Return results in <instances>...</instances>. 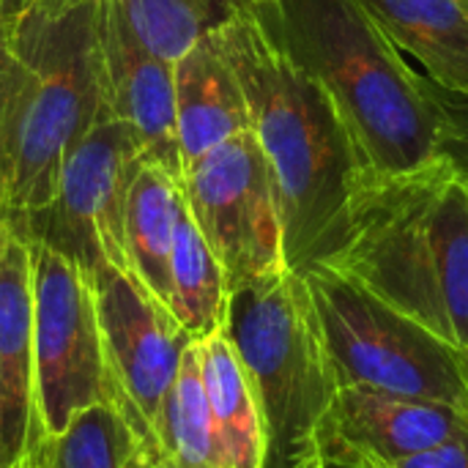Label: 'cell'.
<instances>
[{"instance_id":"6da1fadb","label":"cell","mask_w":468,"mask_h":468,"mask_svg":"<svg viewBox=\"0 0 468 468\" xmlns=\"http://www.w3.org/2000/svg\"><path fill=\"white\" fill-rule=\"evenodd\" d=\"M247 96L250 129L269 162L285 266L307 274L348 247L370 170L324 88L241 8L208 33Z\"/></svg>"},{"instance_id":"7a4b0ae2","label":"cell","mask_w":468,"mask_h":468,"mask_svg":"<svg viewBox=\"0 0 468 468\" xmlns=\"http://www.w3.org/2000/svg\"><path fill=\"white\" fill-rule=\"evenodd\" d=\"M101 0H33L11 22L0 129V222L22 233L55 192L71 148L107 107Z\"/></svg>"},{"instance_id":"3957f363","label":"cell","mask_w":468,"mask_h":468,"mask_svg":"<svg viewBox=\"0 0 468 468\" xmlns=\"http://www.w3.org/2000/svg\"><path fill=\"white\" fill-rule=\"evenodd\" d=\"M247 11L332 99L370 176H403L439 159V115L359 0H258Z\"/></svg>"},{"instance_id":"277c9868","label":"cell","mask_w":468,"mask_h":468,"mask_svg":"<svg viewBox=\"0 0 468 468\" xmlns=\"http://www.w3.org/2000/svg\"><path fill=\"white\" fill-rule=\"evenodd\" d=\"M329 269L455 348L468 376V184L441 159L370 176L348 247Z\"/></svg>"},{"instance_id":"5b68a950","label":"cell","mask_w":468,"mask_h":468,"mask_svg":"<svg viewBox=\"0 0 468 468\" xmlns=\"http://www.w3.org/2000/svg\"><path fill=\"white\" fill-rule=\"evenodd\" d=\"M225 335L261 406L266 468H324L318 431L340 381L307 280L282 269L233 288Z\"/></svg>"},{"instance_id":"8992f818","label":"cell","mask_w":468,"mask_h":468,"mask_svg":"<svg viewBox=\"0 0 468 468\" xmlns=\"http://www.w3.org/2000/svg\"><path fill=\"white\" fill-rule=\"evenodd\" d=\"M307 280L340 387H373L433 400L468 417L466 365L455 348L337 269Z\"/></svg>"},{"instance_id":"52a82bcc","label":"cell","mask_w":468,"mask_h":468,"mask_svg":"<svg viewBox=\"0 0 468 468\" xmlns=\"http://www.w3.org/2000/svg\"><path fill=\"white\" fill-rule=\"evenodd\" d=\"M27 244L33 269V365L41 441L60 436L77 414L99 403L121 409L134 425L107 362L88 274L52 247L38 241Z\"/></svg>"},{"instance_id":"ba28073f","label":"cell","mask_w":468,"mask_h":468,"mask_svg":"<svg viewBox=\"0 0 468 468\" xmlns=\"http://www.w3.org/2000/svg\"><path fill=\"white\" fill-rule=\"evenodd\" d=\"M143 165L137 137L104 107L90 132L66 156L52 200L27 219L19 236L52 247L85 274L101 266L129 271L126 206Z\"/></svg>"},{"instance_id":"9c48e42d","label":"cell","mask_w":468,"mask_h":468,"mask_svg":"<svg viewBox=\"0 0 468 468\" xmlns=\"http://www.w3.org/2000/svg\"><path fill=\"white\" fill-rule=\"evenodd\" d=\"M181 195L230 291L288 269L271 170L252 129L200 156Z\"/></svg>"},{"instance_id":"30bf717a","label":"cell","mask_w":468,"mask_h":468,"mask_svg":"<svg viewBox=\"0 0 468 468\" xmlns=\"http://www.w3.org/2000/svg\"><path fill=\"white\" fill-rule=\"evenodd\" d=\"M88 280L93 285L99 329L112 378L137 431L154 444V420L192 340L173 313L165 310L134 280V274L101 266L90 271Z\"/></svg>"},{"instance_id":"8fae6325","label":"cell","mask_w":468,"mask_h":468,"mask_svg":"<svg viewBox=\"0 0 468 468\" xmlns=\"http://www.w3.org/2000/svg\"><path fill=\"white\" fill-rule=\"evenodd\" d=\"M468 428L452 406L373 387H340L318 431L324 468H384Z\"/></svg>"},{"instance_id":"7c38bea8","label":"cell","mask_w":468,"mask_h":468,"mask_svg":"<svg viewBox=\"0 0 468 468\" xmlns=\"http://www.w3.org/2000/svg\"><path fill=\"white\" fill-rule=\"evenodd\" d=\"M99 36L110 112L132 129L143 159L181 184L173 63L156 58L134 38L112 0H101Z\"/></svg>"},{"instance_id":"4fadbf2b","label":"cell","mask_w":468,"mask_h":468,"mask_svg":"<svg viewBox=\"0 0 468 468\" xmlns=\"http://www.w3.org/2000/svg\"><path fill=\"white\" fill-rule=\"evenodd\" d=\"M38 447L30 244L5 228L0 244V468L33 466Z\"/></svg>"},{"instance_id":"5bb4252c","label":"cell","mask_w":468,"mask_h":468,"mask_svg":"<svg viewBox=\"0 0 468 468\" xmlns=\"http://www.w3.org/2000/svg\"><path fill=\"white\" fill-rule=\"evenodd\" d=\"M176 77V132L184 173L230 137L250 132V110L241 82L214 44L200 38L173 66Z\"/></svg>"},{"instance_id":"9a60e30c","label":"cell","mask_w":468,"mask_h":468,"mask_svg":"<svg viewBox=\"0 0 468 468\" xmlns=\"http://www.w3.org/2000/svg\"><path fill=\"white\" fill-rule=\"evenodd\" d=\"M359 5L425 80L468 93V0H359Z\"/></svg>"},{"instance_id":"2e32d148","label":"cell","mask_w":468,"mask_h":468,"mask_svg":"<svg viewBox=\"0 0 468 468\" xmlns=\"http://www.w3.org/2000/svg\"><path fill=\"white\" fill-rule=\"evenodd\" d=\"M214 431L230 468H266V428L250 376L225 329L195 343Z\"/></svg>"},{"instance_id":"e0dca14e","label":"cell","mask_w":468,"mask_h":468,"mask_svg":"<svg viewBox=\"0 0 468 468\" xmlns=\"http://www.w3.org/2000/svg\"><path fill=\"white\" fill-rule=\"evenodd\" d=\"M184 211L181 184L154 165H143L126 206V258L134 280L170 310V255L178 217Z\"/></svg>"},{"instance_id":"ac0fdd59","label":"cell","mask_w":468,"mask_h":468,"mask_svg":"<svg viewBox=\"0 0 468 468\" xmlns=\"http://www.w3.org/2000/svg\"><path fill=\"white\" fill-rule=\"evenodd\" d=\"M154 447L165 468H230L208 411L195 343L162 398L154 420Z\"/></svg>"},{"instance_id":"d6986e66","label":"cell","mask_w":468,"mask_h":468,"mask_svg":"<svg viewBox=\"0 0 468 468\" xmlns=\"http://www.w3.org/2000/svg\"><path fill=\"white\" fill-rule=\"evenodd\" d=\"M228 302L225 271L184 203L170 255V313L189 340L197 343L225 329Z\"/></svg>"},{"instance_id":"ffe728a7","label":"cell","mask_w":468,"mask_h":468,"mask_svg":"<svg viewBox=\"0 0 468 468\" xmlns=\"http://www.w3.org/2000/svg\"><path fill=\"white\" fill-rule=\"evenodd\" d=\"M36 468H159V455L126 414L99 403L77 414L69 428L41 441Z\"/></svg>"},{"instance_id":"44dd1931","label":"cell","mask_w":468,"mask_h":468,"mask_svg":"<svg viewBox=\"0 0 468 468\" xmlns=\"http://www.w3.org/2000/svg\"><path fill=\"white\" fill-rule=\"evenodd\" d=\"M439 115V159L468 184V93H455L425 80Z\"/></svg>"},{"instance_id":"7402d4cb","label":"cell","mask_w":468,"mask_h":468,"mask_svg":"<svg viewBox=\"0 0 468 468\" xmlns=\"http://www.w3.org/2000/svg\"><path fill=\"white\" fill-rule=\"evenodd\" d=\"M384 468H468V428L452 439Z\"/></svg>"},{"instance_id":"603a6c76","label":"cell","mask_w":468,"mask_h":468,"mask_svg":"<svg viewBox=\"0 0 468 468\" xmlns=\"http://www.w3.org/2000/svg\"><path fill=\"white\" fill-rule=\"evenodd\" d=\"M11 22H0V129H3V112H5V96H8V71H11Z\"/></svg>"},{"instance_id":"cb8c5ba5","label":"cell","mask_w":468,"mask_h":468,"mask_svg":"<svg viewBox=\"0 0 468 468\" xmlns=\"http://www.w3.org/2000/svg\"><path fill=\"white\" fill-rule=\"evenodd\" d=\"M252 3H258V0H211V5L228 19V16H233L236 11H241V8H250Z\"/></svg>"},{"instance_id":"d4e9b609","label":"cell","mask_w":468,"mask_h":468,"mask_svg":"<svg viewBox=\"0 0 468 468\" xmlns=\"http://www.w3.org/2000/svg\"><path fill=\"white\" fill-rule=\"evenodd\" d=\"M30 0H0V22H11V19H16L22 11H25V5H27Z\"/></svg>"},{"instance_id":"484cf974","label":"cell","mask_w":468,"mask_h":468,"mask_svg":"<svg viewBox=\"0 0 468 468\" xmlns=\"http://www.w3.org/2000/svg\"><path fill=\"white\" fill-rule=\"evenodd\" d=\"M3 233H5V225L0 222V244H3Z\"/></svg>"},{"instance_id":"4316f807","label":"cell","mask_w":468,"mask_h":468,"mask_svg":"<svg viewBox=\"0 0 468 468\" xmlns=\"http://www.w3.org/2000/svg\"><path fill=\"white\" fill-rule=\"evenodd\" d=\"M159 468H165V463H162V461H159Z\"/></svg>"},{"instance_id":"83f0119b","label":"cell","mask_w":468,"mask_h":468,"mask_svg":"<svg viewBox=\"0 0 468 468\" xmlns=\"http://www.w3.org/2000/svg\"><path fill=\"white\" fill-rule=\"evenodd\" d=\"M27 468H36V466H27Z\"/></svg>"},{"instance_id":"f1b7e54d","label":"cell","mask_w":468,"mask_h":468,"mask_svg":"<svg viewBox=\"0 0 468 468\" xmlns=\"http://www.w3.org/2000/svg\"><path fill=\"white\" fill-rule=\"evenodd\" d=\"M30 3H33V0H30Z\"/></svg>"}]
</instances>
